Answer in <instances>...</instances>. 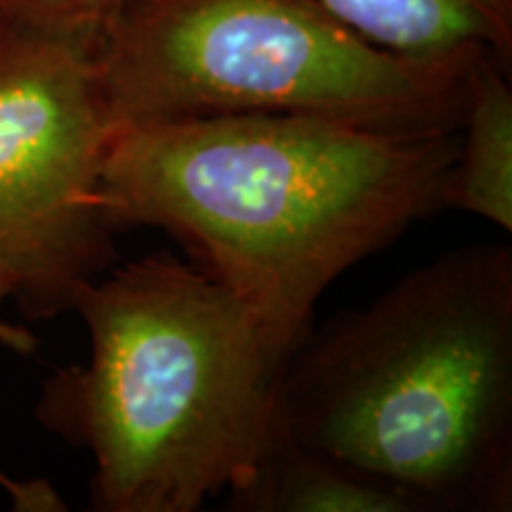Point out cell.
I'll use <instances>...</instances> for the list:
<instances>
[{
    "mask_svg": "<svg viewBox=\"0 0 512 512\" xmlns=\"http://www.w3.org/2000/svg\"><path fill=\"white\" fill-rule=\"evenodd\" d=\"M456 150L458 133L228 114L112 131L102 188L119 230L181 242L285 366L339 275L444 209Z\"/></svg>",
    "mask_w": 512,
    "mask_h": 512,
    "instance_id": "1",
    "label": "cell"
},
{
    "mask_svg": "<svg viewBox=\"0 0 512 512\" xmlns=\"http://www.w3.org/2000/svg\"><path fill=\"white\" fill-rule=\"evenodd\" d=\"M275 427L420 512L512 508V247L406 273L287 356Z\"/></svg>",
    "mask_w": 512,
    "mask_h": 512,
    "instance_id": "2",
    "label": "cell"
},
{
    "mask_svg": "<svg viewBox=\"0 0 512 512\" xmlns=\"http://www.w3.org/2000/svg\"><path fill=\"white\" fill-rule=\"evenodd\" d=\"M74 313L91 358L43 382L36 418L91 453L95 510L192 512L252 475L283 363L219 280L152 254L88 283Z\"/></svg>",
    "mask_w": 512,
    "mask_h": 512,
    "instance_id": "3",
    "label": "cell"
},
{
    "mask_svg": "<svg viewBox=\"0 0 512 512\" xmlns=\"http://www.w3.org/2000/svg\"><path fill=\"white\" fill-rule=\"evenodd\" d=\"M491 53L375 46L318 0H126L95 50L112 131L228 114H302L394 133L463 126Z\"/></svg>",
    "mask_w": 512,
    "mask_h": 512,
    "instance_id": "4",
    "label": "cell"
},
{
    "mask_svg": "<svg viewBox=\"0 0 512 512\" xmlns=\"http://www.w3.org/2000/svg\"><path fill=\"white\" fill-rule=\"evenodd\" d=\"M95 50L0 15V261L29 320L74 311L117 259Z\"/></svg>",
    "mask_w": 512,
    "mask_h": 512,
    "instance_id": "5",
    "label": "cell"
},
{
    "mask_svg": "<svg viewBox=\"0 0 512 512\" xmlns=\"http://www.w3.org/2000/svg\"><path fill=\"white\" fill-rule=\"evenodd\" d=\"M375 46L411 57L491 53L512 62V0H318Z\"/></svg>",
    "mask_w": 512,
    "mask_h": 512,
    "instance_id": "6",
    "label": "cell"
},
{
    "mask_svg": "<svg viewBox=\"0 0 512 512\" xmlns=\"http://www.w3.org/2000/svg\"><path fill=\"white\" fill-rule=\"evenodd\" d=\"M233 512H420L411 498L358 467L275 434L245 482L226 494Z\"/></svg>",
    "mask_w": 512,
    "mask_h": 512,
    "instance_id": "7",
    "label": "cell"
},
{
    "mask_svg": "<svg viewBox=\"0 0 512 512\" xmlns=\"http://www.w3.org/2000/svg\"><path fill=\"white\" fill-rule=\"evenodd\" d=\"M441 202L512 230V86L510 67L496 55H484L472 72Z\"/></svg>",
    "mask_w": 512,
    "mask_h": 512,
    "instance_id": "8",
    "label": "cell"
},
{
    "mask_svg": "<svg viewBox=\"0 0 512 512\" xmlns=\"http://www.w3.org/2000/svg\"><path fill=\"white\" fill-rule=\"evenodd\" d=\"M126 0H0V15L98 48Z\"/></svg>",
    "mask_w": 512,
    "mask_h": 512,
    "instance_id": "9",
    "label": "cell"
},
{
    "mask_svg": "<svg viewBox=\"0 0 512 512\" xmlns=\"http://www.w3.org/2000/svg\"><path fill=\"white\" fill-rule=\"evenodd\" d=\"M12 290H15V280L8 266L0 261V306L5 299H12ZM0 347L15 351L19 356H31L38 347V339L31 335L29 328L24 325L10 323V320L0 318ZM0 486L15 498L19 510H60V498L53 494L48 484H24L15 482V479L0 472Z\"/></svg>",
    "mask_w": 512,
    "mask_h": 512,
    "instance_id": "10",
    "label": "cell"
}]
</instances>
